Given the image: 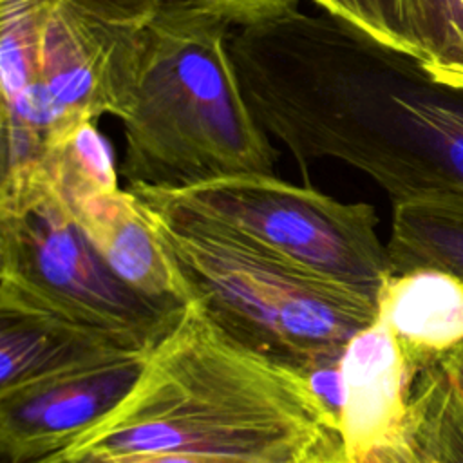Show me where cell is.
Wrapping results in <instances>:
<instances>
[{
	"label": "cell",
	"mask_w": 463,
	"mask_h": 463,
	"mask_svg": "<svg viewBox=\"0 0 463 463\" xmlns=\"http://www.w3.org/2000/svg\"><path fill=\"white\" fill-rule=\"evenodd\" d=\"M246 96L302 170L335 157L394 203L463 197V87L335 14L282 16L253 56Z\"/></svg>",
	"instance_id": "cell-1"
},
{
	"label": "cell",
	"mask_w": 463,
	"mask_h": 463,
	"mask_svg": "<svg viewBox=\"0 0 463 463\" xmlns=\"http://www.w3.org/2000/svg\"><path fill=\"white\" fill-rule=\"evenodd\" d=\"M71 454H194L233 463L345 458L338 414L309 376L219 331L192 302L128 396Z\"/></svg>",
	"instance_id": "cell-2"
},
{
	"label": "cell",
	"mask_w": 463,
	"mask_h": 463,
	"mask_svg": "<svg viewBox=\"0 0 463 463\" xmlns=\"http://www.w3.org/2000/svg\"><path fill=\"white\" fill-rule=\"evenodd\" d=\"M232 20L165 0L136 29L121 175L186 188L235 175H275L277 150L253 116L230 51Z\"/></svg>",
	"instance_id": "cell-3"
},
{
	"label": "cell",
	"mask_w": 463,
	"mask_h": 463,
	"mask_svg": "<svg viewBox=\"0 0 463 463\" xmlns=\"http://www.w3.org/2000/svg\"><path fill=\"white\" fill-rule=\"evenodd\" d=\"M143 208L188 302L275 364L306 376L336 369L351 338L378 320V304L354 291L208 222Z\"/></svg>",
	"instance_id": "cell-4"
},
{
	"label": "cell",
	"mask_w": 463,
	"mask_h": 463,
	"mask_svg": "<svg viewBox=\"0 0 463 463\" xmlns=\"http://www.w3.org/2000/svg\"><path fill=\"white\" fill-rule=\"evenodd\" d=\"M0 302L52 313L123 349H152L186 309L121 280L42 168L0 183Z\"/></svg>",
	"instance_id": "cell-5"
},
{
	"label": "cell",
	"mask_w": 463,
	"mask_h": 463,
	"mask_svg": "<svg viewBox=\"0 0 463 463\" xmlns=\"http://www.w3.org/2000/svg\"><path fill=\"white\" fill-rule=\"evenodd\" d=\"M150 210L217 226L280 260L374 304L392 277L378 217L365 203H340L275 175H235L186 188L130 184Z\"/></svg>",
	"instance_id": "cell-6"
},
{
	"label": "cell",
	"mask_w": 463,
	"mask_h": 463,
	"mask_svg": "<svg viewBox=\"0 0 463 463\" xmlns=\"http://www.w3.org/2000/svg\"><path fill=\"white\" fill-rule=\"evenodd\" d=\"M136 27L67 0H0V123L52 143L125 112Z\"/></svg>",
	"instance_id": "cell-7"
},
{
	"label": "cell",
	"mask_w": 463,
	"mask_h": 463,
	"mask_svg": "<svg viewBox=\"0 0 463 463\" xmlns=\"http://www.w3.org/2000/svg\"><path fill=\"white\" fill-rule=\"evenodd\" d=\"M150 349H109L0 391V459L34 463L105 420L139 382Z\"/></svg>",
	"instance_id": "cell-8"
},
{
	"label": "cell",
	"mask_w": 463,
	"mask_h": 463,
	"mask_svg": "<svg viewBox=\"0 0 463 463\" xmlns=\"http://www.w3.org/2000/svg\"><path fill=\"white\" fill-rule=\"evenodd\" d=\"M411 383L402 351L380 318L351 338L338 364L340 429L351 463H362L400 432Z\"/></svg>",
	"instance_id": "cell-9"
},
{
	"label": "cell",
	"mask_w": 463,
	"mask_h": 463,
	"mask_svg": "<svg viewBox=\"0 0 463 463\" xmlns=\"http://www.w3.org/2000/svg\"><path fill=\"white\" fill-rule=\"evenodd\" d=\"M112 271L134 289L175 307L190 302L156 237L150 217L127 188L71 204Z\"/></svg>",
	"instance_id": "cell-10"
},
{
	"label": "cell",
	"mask_w": 463,
	"mask_h": 463,
	"mask_svg": "<svg viewBox=\"0 0 463 463\" xmlns=\"http://www.w3.org/2000/svg\"><path fill=\"white\" fill-rule=\"evenodd\" d=\"M378 318L392 333L414 380L463 342V280L439 269L392 275L382 291Z\"/></svg>",
	"instance_id": "cell-11"
},
{
	"label": "cell",
	"mask_w": 463,
	"mask_h": 463,
	"mask_svg": "<svg viewBox=\"0 0 463 463\" xmlns=\"http://www.w3.org/2000/svg\"><path fill=\"white\" fill-rule=\"evenodd\" d=\"M109 349L123 347L52 313L0 302V391L71 367Z\"/></svg>",
	"instance_id": "cell-12"
},
{
	"label": "cell",
	"mask_w": 463,
	"mask_h": 463,
	"mask_svg": "<svg viewBox=\"0 0 463 463\" xmlns=\"http://www.w3.org/2000/svg\"><path fill=\"white\" fill-rule=\"evenodd\" d=\"M387 255L392 275L439 269L463 280V197L430 195L394 203Z\"/></svg>",
	"instance_id": "cell-13"
},
{
	"label": "cell",
	"mask_w": 463,
	"mask_h": 463,
	"mask_svg": "<svg viewBox=\"0 0 463 463\" xmlns=\"http://www.w3.org/2000/svg\"><path fill=\"white\" fill-rule=\"evenodd\" d=\"M398 436L416 463H463V400L438 364L414 376Z\"/></svg>",
	"instance_id": "cell-14"
},
{
	"label": "cell",
	"mask_w": 463,
	"mask_h": 463,
	"mask_svg": "<svg viewBox=\"0 0 463 463\" xmlns=\"http://www.w3.org/2000/svg\"><path fill=\"white\" fill-rule=\"evenodd\" d=\"M42 170L69 204L119 188L112 148L92 119L74 125L52 141Z\"/></svg>",
	"instance_id": "cell-15"
},
{
	"label": "cell",
	"mask_w": 463,
	"mask_h": 463,
	"mask_svg": "<svg viewBox=\"0 0 463 463\" xmlns=\"http://www.w3.org/2000/svg\"><path fill=\"white\" fill-rule=\"evenodd\" d=\"M421 65L439 81L463 87V0H414Z\"/></svg>",
	"instance_id": "cell-16"
},
{
	"label": "cell",
	"mask_w": 463,
	"mask_h": 463,
	"mask_svg": "<svg viewBox=\"0 0 463 463\" xmlns=\"http://www.w3.org/2000/svg\"><path fill=\"white\" fill-rule=\"evenodd\" d=\"M373 38L420 58L414 0H313Z\"/></svg>",
	"instance_id": "cell-17"
},
{
	"label": "cell",
	"mask_w": 463,
	"mask_h": 463,
	"mask_svg": "<svg viewBox=\"0 0 463 463\" xmlns=\"http://www.w3.org/2000/svg\"><path fill=\"white\" fill-rule=\"evenodd\" d=\"M81 11L116 25L136 27L145 24L165 0H67Z\"/></svg>",
	"instance_id": "cell-18"
},
{
	"label": "cell",
	"mask_w": 463,
	"mask_h": 463,
	"mask_svg": "<svg viewBox=\"0 0 463 463\" xmlns=\"http://www.w3.org/2000/svg\"><path fill=\"white\" fill-rule=\"evenodd\" d=\"M215 11L237 25L297 9L298 0H184Z\"/></svg>",
	"instance_id": "cell-19"
},
{
	"label": "cell",
	"mask_w": 463,
	"mask_h": 463,
	"mask_svg": "<svg viewBox=\"0 0 463 463\" xmlns=\"http://www.w3.org/2000/svg\"><path fill=\"white\" fill-rule=\"evenodd\" d=\"M87 456L90 463H233L226 459L203 458L194 454H119V456H94V454H80Z\"/></svg>",
	"instance_id": "cell-20"
},
{
	"label": "cell",
	"mask_w": 463,
	"mask_h": 463,
	"mask_svg": "<svg viewBox=\"0 0 463 463\" xmlns=\"http://www.w3.org/2000/svg\"><path fill=\"white\" fill-rule=\"evenodd\" d=\"M364 463H416V461L411 456L409 449L403 445V441L396 436L391 441L374 449L364 459Z\"/></svg>",
	"instance_id": "cell-21"
},
{
	"label": "cell",
	"mask_w": 463,
	"mask_h": 463,
	"mask_svg": "<svg viewBox=\"0 0 463 463\" xmlns=\"http://www.w3.org/2000/svg\"><path fill=\"white\" fill-rule=\"evenodd\" d=\"M439 369L447 374L452 387L463 400V342L456 345L450 353H447L439 362Z\"/></svg>",
	"instance_id": "cell-22"
},
{
	"label": "cell",
	"mask_w": 463,
	"mask_h": 463,
	"mask_svg": "<svg viewBox=\"0 0 463 463\" xmlns=\"http://www.w3.org/2000/svg\"><path fill=\"white\" fill-rule=\"evenodd\" d=\"M34 463H90V459L87 456H80V454H71V452H56L52 456H47V458H42Z\"/></svg>",
	"instance_id": "cell-23"
},
{
	"label": "cell",
	"mask_w": 463,
	"mask_h": 463,
	"mask_svg": "<svg viewBox=\"0 0 463 463\" xmlns=\"http://www.w3.org/2000/svg\"><path fill=\"white\" fill-rule=\"evenodd\" d=\"M322 463H351V461H349V458L345 456V458H338V459H331V461H322Z\"/></svg>",
	"instance_id": "cell-24"
}]
</instances>
